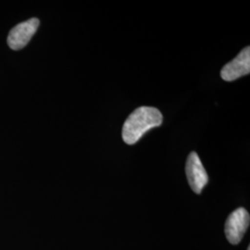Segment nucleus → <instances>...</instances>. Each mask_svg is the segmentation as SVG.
I'll return each instance as SVG.
<instances>
[{
	"instance_id": "2",
	"label": "nucleus",
	"mask_w": 250,
	"mask_h": 250,
	"mask_svg": "<svg viewBox=\"0 0 250 250\" xmlns=\"http://www.w3.org/2000/svg\"><path fill=\"white\" fill-rule=\"evenodd\" d=\"M250 223V213L244 208H239L229 215L225 223L224 232L230 244L237 245L241 242Z\"/></svg>"
},
{
	"instance_id": "1",
	"label": "nucleus",
	"mask_w": 250,
	"mask_h": 250,
	"mask_svg": "<svg viewBox=\"0 0 250 250\" xmlns=\"http://www.w3.org/2000/svg\"><path fill=\"white\" fill-rule=\"evenodd\" d=\"M162 120L163 117L161 111L156 107L136 108L125 121L123 127L124 141L128 145H134L147 131L161 125Z\"/></svg>"
},
{
	"instance_id": "3",
	"label": "nucleus",
	"mask_w": 250,
	"mask_h": 250,
	"mask_svg": "<svg viewBox=\"0 0 250 250\" xmlns=\"http://www.w3.org/2000/svg\"><path fill=\"white\" fill-rule=\"evenodd\" d=\"M186 173L188 184L193 192L200 194L208 182V176L196 152H191L188 156Z\"/></svg>"
},
{
	"instance_id": "5",
	"label": "nucleus",
	"mask_w": 250,
	"mask_h": 250,
	"mask_svg": "<svg viewBox=\"0 0 250 250\" xmlns=\"http://www.w3.org/2000/svg\"><path fill=\"white\" fill-rule=\"evenodd\" d=\"M250 72V47L247 46L232 62L227 63L221 71V76L226 82H232L248 75Z\"/></svg>"
},
{
	"instance_id": "6",
	"label": "nucleus",
	"mask_w": 250,
	"mask_h": 250,
	"mask_svg": "<svg viewBox=\"0 0 250 250\" xmlns=\"http://www.w3.org/2000/svg\"><path fill=\"white\" fill-rule=\"evenodd\" d=\"M248 250H250V248L249 247V249H248Z\"/></svg>"
},
{
	"instance_id": "4",
	"label": "nucleus",
	"mask_w": 250,
	"mask_h": 250,
	"mask_svg": "<svg viewBox=\"0 0 250 250\" xmlns=\"http://www.w3.org/2000/svg\"><path fill=\"white\" fill-rule=\"evenodd\" d=\"M39 24V20L33 18L12 28L8 36L9 47L13 50H20L23 48L36 34Z\"/></svg>"
}]
</instances>
